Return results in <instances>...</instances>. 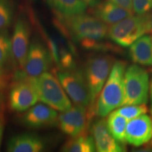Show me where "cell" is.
Masks as SVG:
<instances>
[{"instance_id":"6da1fadb","label":"cell","mask_w":152,"mask_h":152,"mask_svg":"<svg viewBox=\"0 0 152 152\" xmlns=\"http://www.w3.org/2000/svg\"><path fill=\"white\" fill-rule=\"evenodd\" d=\"M56 24L66 35L85 49H108L103 41L108 37L109 27L92 15L83 14L69 18L58 17Z\"/></svg>"},{"instance_id":"7a4b0ae2","label":"cell","mask_w":152,"mask_h":152,"mask_svg":"<svg viewBox=\"0 0 152 152\" xmlns=\"http://www.w3.org/2000/svg\"><path fill=\"white\" fill-rule=\"evenodd\" d=\"M126 63L115 61L94 105L93 115L104 118L122 106L124 99V75Z\"/></svg>"},{"instance_id":"3957f363","label":"cell","mask_w":152,"mask_h":152,"mask_svg":"<svg viewBox=\"0 0 152 152\" xmlns=\"http://www.w3.org/2000/svg\"><path fill=\"white\" fill-rule=\"evenodd\" d=\"M37 92L38 100L55 111L64 112L72 107V104L61 83L52 73L45 72L38 77H28Z\"/></svg>"},{"instance_id":"277c9868","label":"cell","mask_w":152,"mask_h":152,"mask_svg":"<svg viewBox=\"0 0 152 152\" xmlns=\"http://www.w3.org/2000/svg\"><path fill=\"white\" fill-rule=\"evenodd\" d=\"M113 65V59L109 55H98L86 61L84 73L90 99L88 118L93 115L94 105L101 91L107 80Z\"/></svg>"},{"instance_id":"5b68a950","label":"cell","mask_w":152,"mask_h":152,"mask_svg":"<svg viewBox=\"0 0 152 152\" xmlns=\"http://www.w3.org/2000/svg\"><path fill=\"white\" fill-rule=\"evenodd\" d=\"M148 71L132 64L127 66L124 75V99L121 106L146 104L149 96Z\"/></svg>"},{"instance_id":"8992f818","label":"cell","mask_w":152,"mask_h":152,"mask_svg":"<svg viewBox=\"0 0 152 152\" xmlns=\"http://www.w3.org/2000/svg\"><path fill=\"white\" fill-rule=\"evenodd\" d=\"M150 17L131 16L109 27L108 37L114 43L123 47H130L134 42L150 32Z\"/></svg>"},{"instance_id":"52a82bcc","label":"cell","mask_w":152,"mask_h":152,"mask_svg":"<svg viewBox=\"0 0 152 152\" xmlns=\"http://www.w3.org/2000/svg\"><path fill=\"white\" fill-rule=\"evenodd\" d=\"M56 77L75 106L85 108L90 106V94L83 72L75 68L61 69L57 71Z\"/></svg>"},{"instance_id":"ba28073f","label":"cell","mask_w":152,"mask_h":152,"mask_svg":"<svg viewBox=\"0 0 152 152\" xmlns=\"http://www.w3.org/2000/svg\"><path fill=\"white\" fill-rule=\"evenodd\" d=\"M88 121L86 108L75 106L58 115L57 125L63 132L75 138L85 134Z\"/></svg>"},{"instance_id":"9c48e42d","label":"cell","mask_w":152,"mask_h":152,"mask_svg":"<svg viewBox=\"0 0 152 152\" xmlns=\"http://www.w3.org/2000/svg\"><path fill=\"white\" fill-rule=\"evenodd\" d=\"M52 64V54L42 43L32 42L30 45L24 71L30 77H36L47 71Z\"/></svg>"},{"instance_id":"30bf717a","label":"cell","mask_w":152,"mask_h":152,"mask_svg":"<svg viewBox=\"0 0 152 152\" xmlns=\"http://www.w3.org/2000/svg\"><path fill=\"white\" fill-rule=\"evenodd\" d=\"M30 28L28 20L19 18L15 23L14 32L11 38L12 56L20 67L24 69L30 47Z\"/></svg>"},{"instance_id":"8fae6325","label":"cell","mask_w":152,"mask_h":152,"mask_svg":"<svg viewBox=\"0 0 152 152\" xmlns=\"http://www.w3.org/2000/svg\"><path fill=\"white\" fill-rule=\"evenodd\" d=\"M38 101L37 92L28 77L15 83L9 93V104L15 111L23 112L29 110Z\"/></svg>"},{"instance_id":"7c38bea8","label":"cell","mask_w":152,"mask_h":152,"mask_svg":"<svg viewBox=\"0 0 152 152\" xmlns=\"http://www.w3.org/2000/svg\"><path fill=\"white\" fill-rule=\"evenodd\" d=\"M152 139V118L147 114L140 115L128 122L125 141L134 147H140Z\"/></svg>"},{"instance_id":"4fadbf2b","label":"cell","mask_w":152,"mask_h":152,"mask_svg":"<svg viewBox=\"0 0 152 152\" xmlns=\"http://www.w3.org/2000/svg\"><path fill=\"white\" fill-rule=\"evenodd\" d=\"M91 15L94 16L106 26H111L123 19L133 16L132 13L118 7L111 1H90Z\"/></svg>"},{"instance_id":"5bb4252c","label":"cell","mask_w":152,"mask_h":152,"mask_svg":"<svg viewBox=\"0 0 152 152\" xmlns=\"http://www.w3.org/2000/svg\"><path fill=\"white\" fill-rule=\"evenodd\" d=\"M58 117V113L54 109L45 104H37L26 111L22 121L30 128H39L56 125Z\"/></svg>"},{"instance_id":"9a60e30c","label":"cell","mask_w":152,"mask_h":152,"mask_svg":"<svg viewBox=\"0 0 152 152\" xmlns=\"http://www.w3.org/2000/svg\"><path fill=\"white\" fill-rule=\"evenodd\" d=\"M91 131L97 152H125L122 144L119 143L110 134L105 119L94 121Z\"/></svg>"},{"instance_id":"2e32d148","label":"cell","mask_w":152,"mask_h":152,"mask_svg":"<svg viewBox=\"0 0 152 152\" xmlns=\"http://www.w3.org/2000/svg\"><path fill=\"white\" fill-rule=\"evenodd\" d=\"M43 139L33 133H22L13 137L8 144L7 152H44Z\"/></svg>"},{"instance_id":"e0dca14e","label":"cell","mask_w":152,"mask_h":152,"mask_svg":"<svg viewBox=\"0 0 152 152\" xmlns=\"http://www.w3.org/2000/svg\"><path fill=\"white\" fill-rule=\"evenodd\" d=\"M90 1L83 0H50L47 4L58 17L69 18L84 14L89 8Z\"/></svg>"},{"instance_id":"ac0fdd59","label":"cell","mask_w":152,"mask_h":152,"mask_svg":"<svg viewBox=\"0 0 152 152\" xmlns=\"http://www.w3.org/2000/svg\"><path fill=\"white\" fill-rule=\"evenodd\" d=\"M129 56L135 65L152 66L151 36L145 35L134 42L129 49Z\"/></svg>"},{"instance_id":"d6986e66","label":"cell","mask_w":152,"mask_h":152,"mask_svg":"<svg viewBox=\"0 0 152 152\" xmlns=\"http://www.w3.org/2000/svg\"><path fill=\"white\" fill-rule=\"evenodd\" d=\"M106 122L108 130L113 137L121 144L125 142V133L128 121L113 111L108 115Z\"/></svg>"},{"instance_id":"ffe728a7","label":"cell","mask_w":152,"mask_h":152,"mask_svg":"<svg viewBox=\"0 0 152 152\" xmlns=\"http://www.w3.org/2000/svg\"><path fill=\"white\" fill-rule=\"evenodd\" d=\"M95 150L92 136L83 134L68 140L62 147L61 152H95Z\"/></svg>"},{"instance_id":"44dd1931","label":"cell","mask_w":152,"mask_h":152,"mask_svg":"<svg viewBox=\"0 0 152 152\" xmlns=\"http://www.w3.org/2000/svg\"><path fill=\"white\" fill-rule=\"evenodd\" d=\"M12 56L11 41L7 30H0V68L7 64Z\"/></svg>"},{"instance_id":"7402d4cb","label":"cell","mask_w":152,"mask_h":152,"mask_svg":"<svg viewBox=\"0 0 152 152\" xmlns=\"http://www.w3.org/2000/svg\"><path fill=\"white\" fill-rule=\"evenodd\" d=\"M14 10V6L11 1L0 0V30H5L10 26Z\"/></svg>"},{"instance_id":"603a6c76","label":"cell","mask_w":152,"mask_h":152,"mask_svg":"<svg viewBox=\"0 0 152 152\" xmlns=\"http://www.w3.org/2000/svg\"><path fill=\"white\" fill-rule=\"evenodd\" d=\"M147 111L148 109L146 104L121 106V107L115 110V111L118 115L125 118L128 121L132 119L136 118L144 115V114H146Z\"/></svg>"},{"instance_id":"cb8c5ba5","label":"cell","mask_w":152,"mask_h":152,"mask_svg":"<svg viewBox=\"0 0 152 152\" xmlns=\"http://www.w3.org/2000/svg\"><path fill=\"white\" fill-rule=\"evenodd\" d=\"M152 10V0H134L132 1V13L137 16L148 14Z\"/></svg>"},{"instance_id":"d4e9b609","label":"cell","mask_w":152,"mask_h":152,"mask_svg":"<svg viewBox=\"0 0 152 152\" xmlns=\"http://www.w3.org/2000/svg\"><path fill=\"white\" fill-rule=\"evenodd\" d=\"M111 1L119 8L132 13V1L131 0H111Z\"/></svg>"},{"instance_id":"484cf974","label":"cell","mask_w":152,"mask_h":152,"mask_svg":"<svg viewBox=\"0 0 152 152\" xmlns=\"http://www.w3.org/2000/svg\"><path fill=\"white\" fill-rule=\"evenodd\" d=\"M132 152H152V149L151 148H144V149L135 150Z\"/></svg>"},{"instance_id":"4316f807","label":"cell","mask_w":152,"mask_h":152,"mask_svg":"<svg viewBox=\"0 0 152 152\" xmlns=\"http://www.w3.org/2000/svg\"><path fill=\"white\" fill-rule=\"evenodd\" d=\"M149 97L150 101H151V104L152 106V76L150 80V86H149Z\"/></svg>"},{"instance_id":"83f0119b","label":"cell","mask_w":152,"mask_h":152,"mask_svg":"<svg viewBox=\"0 0 152 152\" xmlns=\"http://www.w3.org/2000/svg\"><path fill=\"white\" fill-rule=\"evenodd\" d=\"M2 132H3V125H2V123L0 121V144H1V137H2Z\"/></svg>"},{"instance_id":"f1b7e54d","label":"cell","mask_w":152,"mask_h":152,"mask_svg":"<svg viewBox=\"0 0 152 152\" xmlns=\"http://www.w3.org/2000/svg\"><path fill=\"white\" fill-rule=\"evenodd\" d=\"M150 32H152V14L150 17Z\"/></svg>"},{"instance_id":"f546056e","label":"cell","mask_w":152,"mask_h":152,"mask_svg":"<svg viewBox=\"0 0 152 152\" xmlns=\"http://www.w3.org/2000/svg\"><path fill=\"white\" fill-rule=\"evenodd\" d=\"M1 75H2V70H1V68H0V77H1Z\"/></svg>"},{"instance_id":"4dcf8cb0","label":"cell","mask_w":152,"mask_h":152,"mask_svg":"<svg viewBox=\"0 0 152 152\" xmlns=\"http://www.w3.org/2000/svg\"><path fill=\"white\" fill-rule=\"evenodd\" d=\"M151 115H152V107H151ZM151 144L152 145V139H151Z\"/></svg>"},{"instance_id":"1f68e13d","label":"cell","mask_w":152,"mask_h":152,"mask_svg":"<svg viewBox=\"0 0 152 152\" xmlns=\"http://www.w3.org/2000/svg\"><path fill=\"white\" fill-rule=\"evenodd\" d=\"M151 42H152V35H151Z\"/></svg>"},{"instance_id":"d6a6232c","label":"cell","mask_w":152,"mask_h":152,"mask_svg":"<svg viewBox=\"0 0 152 152\" xmlns=\"http://www.w3.org/2000/svg\"><path fill=\"white\" fill-rule=\"evenodd\" d=\"M151 73H152V68H151Z\"/></svg>"}]
</instances>
